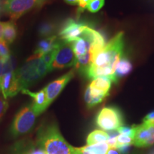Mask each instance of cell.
I'll list each match as a JSON object with an SVG mask.
<instances>
[{
	"label": "cell",
	"mask_w": 154,
	"mask_h": 154,
	"mask_svg": "<svg viewBox=\"0 0 154 154\" xmlns=\"http://www.w3.org/2000/svg\"><path fill=\"white\" fill-rule=\"evenodd\" d=\"M59 43H60V42H59ZM58 47H59V45H58L56 48H54V49L51 50V51H50L48 53L45 54H44V56H42V57H41V59L44 61V62L47 64V66L49 67V69L51 71V65H52L54 59V57H55L56 53H57Z\"/></svg>",
	"instance_id": "23"
},
{
	"label": "cell",
	"mask_w": 154,
	"mask_h": 154,
	"mask_svg": "<svg viewBox=\"0 0 154 154\" xmlns=\"http://www.w3.org/2000/svg\"><path fill=\"white\" fill-rule=\"evenodd\" d=\"M21 151L22 154H47L44 150L42 149L40 146L38 144L34 145L29 147H27L26 149H19Z\"/></svg>",
	"instance_id": "24"
},
{
	"label": "cell",
	"mask_w": 154,
	"mask_h": 154,
	"mask_svg": "<svg viewBox=\"0 0 154 154\" xmlns=\"http://www.w3.org/2000/svg\"><path fill=\"white\" fill-rule=\"evenodd\" d=\"M97 126L103 131H116L124 124V119L120 109L114 106L104 107L96 116Z\"/></svg>",
	"instance_id": "5"
},
{
	"label": "cell",
	"mask_w": 154,
	"mask_h": 154,
	"mask_svg": "<svg viewBox=\"0 0 154 154\" xmlns=\"http://www.w3.org/2000/svg\"><path fill=\"white\" fill-rule=\"evenodd\" d=\"M108 96L109 94L98 91L88 86L84 94V100L87 106L92 108L103 101V100Z\"/></svg>",
	"instance_id": "14"
},
{
	"label": "cell",
	"mask_w": 154,
	"mask_h": 154,
	"mask_svg": "<svg viewBox=\"0 0 154 154\" xmlns=\"http://www.w3.org/2000/svg\"><path fill=\"white\" fill-rule=\"evenodd\" d=\"M21 91L23 94L31 96L33 99L32 106H33L34 111H35V112L38 116L43 113L48 108L47 95H46V91L44 88L38 92H32L29 91L28 88L22 89Z\"/></svg>",
	"instance_id": "12"
},
{
	"label": "cell",
	"mask_w": 154,
	"mask_h": 154,
	"mask_svg": "<svg viewBox=\"0 0 154 154\" xmlns=\"http://www.w3.org/2000/svg\"><path fill=\"white\" fill-rule=\"evenodd\" d=\"M9 107V103L7 99H5L2 93H0V120L2 118L3 116L7 112Z\"/></svg>",
	"instance_id": "27"
},
{
	"label": "cell",
	"mask_w": 154,
	"mask_h": 154,
	"mask_svg": "<svg viewBox=\"0 0 154 154\" xmlns=\"http://www.w3.org/2000/svg\"><path fill=\"white\" fill-rule=\"evenodd\" d=\"M106 154H121L119 150L116 147H109L106 152Z\"/></svg>",
	"instance_id": "31"
},
{
	"label": "cell",
	"mask_w": 154,
	"mask_h": 154,
	"mask_svg": "<svg viewBox=\"0 0 154 154\" xmlns=\"http://www.w3.org/2000/svg\"><path fill=\"white\" fill-rule=\"evenodd\" d=\"M4 26H5V22H0V38H2Z\"/></svg>",
	"instance_id": "33"
},
{
	"label": "cell",
	"mask_w": 154,
	"mask_h": 154,
	"mask_svg": "<svg viewBox=\"0 0 154 154\" xmlns=\"http://www.w3.org/2000/svg\"><path fill=\"white\" fill-rule=\"evenodd\" d=\"M74 69H72L66 74L63 75L62 76L59 77L57 80L51 82L44 88L46 95H47L48 106L54 101L56 98L63 91V89L67 85V84L72 79V78L74 76Z\"/></svg>",
	"instance_id": "9"
},
{
	"label": "cell",
	"mask_w": 154,
	"mask_h": 154,
	"mask_svg": "<svg viewBox=\"0 0 154 154\" xmlns=\"http://www.w3.org/2000/svg\"><path fill=\"white\" fill-rule=\"evenodd\" d=\"M104 3L105 0H89L86 9L90 12L96 13L103 7Z\"/></svg>",
	"instance_id": "20"
},
{
	"label": "cell",
	"mask_w": 154,
	"mask_h": 154,
	"mask_svg": "<svg viewBox=\"0 0 154 154\" xmlns=\"http://www.w3.org/2000/svg\"><path fill=\"white\" fill-rule=\"evenodd\" d=\"M89 0H79V13L84 11V9H86V5L88 2Z\"/></svg>",
	"instance_id": "29"
},
{
	"label": "cell",
	"mask_w": 154,
	"mask_h": 154,
	"mask_svg": "<svg viewBox=\"0 0 154 154\" xmlns=\"http://www.w3.org/2000/svg\"><path fill=\"white\" fill-rule=\"evenodd\" d=\"M42 2L43 0H7L5 9L12 20H16Z\"/></svg>",
	"instance_id": "7"
},
{
	"label": "cell",
	"mask_w": 154,
	"mask_h": 154,
	"mask_svg": "<svg viewBox=\"0 0 154 154\" xmlns=\"http://www.w3.org/2000/svg\"><path fill=\"white\" fill-rule=\"evenodd\" d=\"M109 149V146L107 142H103L76 148V154H106Z\"/></svg>",
	"instance_id": "15"
},
{
	"label": "cell",
	"mask_w": 154,
	"mask_h": 154,
	"mask_svg": "<svg viewBox=\"0 0 154 154\" xmlns=\"http://www.w3.org/2000/svg\"><path fill=\"white\" fill-rule=\"evenodd\" d=\"M37 144L47 154H76V148L64 139L56 124L41 128L38 131Z\"/></svg>",
	"instance_id": "2"
},
{
	"label": "cell",
	"mask_w": 154,
	"mask_h": 154,
	"mask_svg": "<svg viewBox=\"0 0 154 154\" xmlns=\"http://www.w3.org/2000/svg\"><path fill=\"white\" fill-rule=\"evenodd\" d=\"M89 86L104 94H109L111 86V81L106 77H98L92 80Z\"/></svg>",
	"instance_id": "16"
},
{
	"label": "cell",
	"mask_w": 154,
	"mask_h": 154,
	"mask_svg": "<svg viewBox=\"0 0 154 154\" xmlns=\"http://www.w3.org/2000/svg\"><path fill=\"white\" fill-rule=\"evenodd\" d=\"M143 122L154 123V111H152L151 113H148V114L144 117Z\"/></svg>",
	"instance_id": "30"
},
{
	"label": "cell",
	"mask_w": 154,
	"mask_h": 154,
	"mask_svg": "<svg viewBox=\"0 0 154 154\" xmlns=\"http://www.w3.org/2000/svg\"><path fill=\"white\" fill-rule=\"evenodd\" d=\"M87 25L78 22L74 19H68L59 32V36L63 42L72 43L79 38Z\"/></svg>",
	"instance_id": "10"
},
{
	"label": "cell",
	"mask_w": 154,
	"mask_h": 154,
	"mask_svg": "<svg viewBox=\"0 0 154 154\" xmlns=\"http://www.w3.org/2000/svg\"><path fill=\"white\" fill-rule=\"evenodd\" d=\"M22 91L16 74L13 69L7 72L4 75L1 83V93L5 99L16 96Z\"/></svg>",
	"instance_id": "11"
},
{
	"label": "cell",
	"mask_w": 154,
	"mask_h": 154,
	"mask_svg": "<svg viewBox=\"0 0 154 154\" xmlns=\"http://www.w3.org/2000/svg\"><path fill=\"white\" fill-rule=\"evenodd\" d=\"M119 134H123L125 136H129V137L134 138L135 136V128L134 125L132 126H123L119 128L116 130Z\"/></svg>",
	"instance_id": "26"
},
{
	"label": "cell",
	"mask_w": 154,
	"mask_h": 154,
	"mask_svg": "<svg viewBox=\"0 0 154 154\" xmlns=\"http://www.w3.org/2000/svg\"><path fill=\"white\" fill-rule=\"evenodd\" d=\"M57 36L54 35L50 36L49 37L42 39L41 41L38 42L37 46H36L34 54L29 58L28 60L39 59V58H41L45 54L48 53L49 51L54 49L59 44V42H57Z\"/></svg>",
	"instance_id": "13"
},
{
	"label": "cell",
	"mask_w": 154,
	"mask_h": 154,
	"mask_svg": "<svg viewBox=\"0 0 154 154\" xmlns=\"http://www.w3.org/2000/svg\"><path fill=\"white\" fill-rule=\"evenodd\" d=\"M54 25L52 23L44 22L39 26L38 34L42 37L49 36L53 33L54 30Z\"/></svg>",
	"instance_id": "21"
},
{
	"label": "cell",
	"mask_w": 154,
	"mask_h": 154,
	"mask_svg": "<svg viewBox=\"0 0 154 154\" xmlns=\"http://www.w3.org/2000/svg\"><path fill=\"white\" fill-rule=\"evenodd\" d=\"M0 58L5 60L10 59V52H9L8 44L3 38H0Z\"/></svg>",
	"instance_id": "25"
},
{
	"label": "cell",
	"mask_w": 154,
	"mask_h": 154,
	"mask_svg": "<svg viewBox=\"0 0 154 154\" xmlns=\"http://www.w3.org/2000/svg\"><path fill=\"white\" fill-rule=\"evenodd\" d=\"M134 143V138L129 136H125L123 134H119L117 136V143L116 144H133Z\"/></svg>",
	"instance_id": "28"
},
{
	"label": "cell",
	"mask_w": 154,
	"mask_h": 154,
	"mask_svg": "<svg viewBox=\"0 0 154 154\" xmlns=\"http://www.w3.org/2000/svg\"><path fill=\"white\" fill-rule=\"evenodd\" d=\"M14 154H22L20 149H19V148H18V149L16 150V151H15V153Z\"/></svg>",
	"instance_id": "34"
},
{
	"label": "cell",
	"mask_w": 154,
	"mask_h": 154,
	"mask_svg": "<svg viewBox=\"0 0 154 154\" xmlns=\"http://www.w3.org/2000/svg\"><path fill=\"white\" fill-rule=\"evenodd\" d=\"M17 37V27L13 22H5L2 38L7 44H11Z\"/></svg>",
	"instance_id": "19"
},
{
	"label": "cell",
	"mask_w": 154,
	"mask_h": 154,
	"mask_svg": "<svg viewBox=\"0 0 154 154\" xmlns=\"http://www.w3.org/2000/svg\"><path fill=\"white\" fill-rule=\"evenodd\" d=\"M132 154H139V153H138V152H136V151H135V152H134V153H133Z\"/></svg>",
	"instance_id": "35"
},
{
	"label": "cell",
	"mask_w": 154,
	"mask_h": 154,
	"mask_svg": "<svg viewBox=\"0 0 154 154\" xmlns=\"http://www.w3.org/2000/svg\"><path fill=\"white\" fill-rule=\"evenodd\" d=\"M65 2L70 5H79V0H65Z\"/></svg>",
	"instance_id": "32"
},
{
	"label": "cell",
	"mask_w": 154,
	"mask_h": 154,
	"mask_svg": "<svg viewBox=\"0 0 154 154\" xmlns=\"http://www.w3.org/2000/svg\"><path fill=\"white\" fill-rule=\"evenodd\" d=\"M11 69H12V67H11L10 59L8 60H5L0 58V91H1V83L4 75Z\"/></svg>",
	"instance_id": "22"
},
{
	"label": "cell",
	"mask_w": 154,
	"mask_h": 154,
	"mask_svg": "<svg viewBox=\"0 0 154 154\" xmlns=\"http://www.w3.org/2000/svg\"><path fill=\"white\" fill-rule=\"evenodd\" d=\"M38 116L32 103L21 109L15 116L11 126V134L13 136H19L31 131Z\"/></svg>",
	"instance_id": "4"
},
{
	"label": "cell",
	"mask_w": 154,
	"mask_h": 154,
	"mask_svg": "<svg viewBox=\"0 0 154 154\" xmlns=\"http://www.w3.org/2000/svg\"><path fill=\"white\" fill-rule=\"evenodd\" d=\"M132 71V63L126 58L123 57L117 64L115 71V76L117 80L128 75Z\"/></svg>",
	"instance_id": "17"
},
{
	"label": "cell",
	"mask_w": 154,
	"mask_h": 154,
	"mask_svg": "<svg viewBox=\"0 0 154 154\" xmlns=\"http://www.w3.org/2000/svg\"><path fill=\"white\" fill-rule=\"evenodd\" d=\"M135 136L134 145L138 148H145L154 143V123L143 122L140 125H134Z\"/></svg>",
	"instance_id": "8"
},
{
	"label": "cell",
	"mask_w": 154,
	"mask_h": 154,
	"mask_svg": "<svg viewBox=\"0 0 154 154\" xmlns=\"http://www.w3.org/2000/svg\"><path fill=\"white\" fill-rule=\"evenodd\" d=\"M124 51V35L119 32L94 56L85 75L88 78L106 77L116 83L115 76L117 64L123 58Z\"/></svg>",
	"instance_id": "1"
},
{
	"label": "cell",
	"mask_w": 154,
	"mask_h": 154,
	"mask_svg": "<svg viewBox=\"0 0 154 154\" xmlns=\"http://www.w3.org/2000/svg\"><path fill=\"white\" fill-rule=\"evenodd\" d=\"M41 58L27 60L26 63L15 72L21 89H26L50 72Z\"/></svg>",
	"instance_id": "3"
},
{
	"label": "cell",
	"mask_w": 154,
	"mask_h": 154,
	"mask_svg": "<svg viewBox=\"0 0 154 154\" xmlns=\"http://www.w3.org/2000/svg\"><path fill=\"white\" fill-rule=\"evenodd\" d=\"M109 139V135L104 131L95 130L90 133L86 138L87 145H93L103 142H106Z\"/></svg>",
	"instance_id": "18"
},
{
	"label": "cell",
	"mask_w": 154,
	"mask_h": 154,
	"mask_svg": "<svg viewBox=\"0 0 154 154\" xmlns=\"http://www.w3.org/2000/svg\"><path fill=\"white\" fill-rule=\"evenodd\" d=\"M76 61V58L73 50L72 43L63 41V42L59 43L57 48V53L51 65V70L75 66Z\"/></svg>",
	"instance_id": "6"
}]
</instances>
